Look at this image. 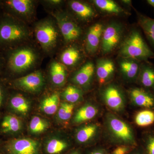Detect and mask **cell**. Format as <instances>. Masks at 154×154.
<instances>
[{
	"label": "cell",
	"mask_w": 154,
	"mask_h": 154,
	"mask_svg": "<svg viewBox=\"0 0 154 154\" xmlns=\"http://www.w3.org/2000/svg\"><path fill=\"white\" fill-rule=\"evenodd\" d=\"M66 142L59 139L50 140L46 146V151L48 154L60 153L67 147Z\"/></svg>",
	"instance_id": "28"
},
{
	"label": "cell",
	"mask_w": 154,
	"mask_h": 154,
	"mask_svg": "<svg viewBox=\"0 0 154 154\" xmlns=\"http://www.w3.org/2000/svg\"><path fill=\"white\" fill-rule=\"evenodd\" d=\"M74 105L72 103L63 102L60 104L57 112L58 118L61 121H66L71 117Z\"/></svg>",
	"instance_id": "32"
},
{
	"label": "cell",
	"mask_w": 154,
	"mask_h": 154,
	"mask_svg": "<svg viewBox=\"0 0 154 154\" xmlns=\"http://www.w3.org/2000/svg\"><path fill=\"white\" fill-rule=\"evenodd\" d=\"M60 104V96L57 93L45 98L41 103L40 108L48 115H52L57 111Z\"/></svg>",
	"instance_id": "20"
},
{
	"label": "cell",
	"mask_w": 154,
	"mask_h": 154,
	"mask_svg": "<svg viewBox=\"0 0 154 154\" xmlns=\"http://www.w3.org/2000/svg\"><path fill=\"white\" fill-rule=\"evenodd\" d=\"M54 16L60 31L66 42H71L79 38L82 31L76 24L62 14H57Z\"/></svg>",
	"instance_id": "8"
},
{
	"label": "cell",
	"mask_w": 154,
	"mask_h": 154,
	"mask_svg": "<svg viewBox=\"0 0 154 154\" xmlns=\"http://www.w3.org/2000/svg\"><path fill=\"white\" fill-rule=\"evenodd\" d=\"M140 82L146 88L154 87V68L149 64L141 66Z\"/></svg>",
	"instance_id": "24"
},
{
	"label": "cell",
	"mask_w": 154,
	"mask_h": 154,
	"mask_svg": "<svg viewBox=\"0 0 154 154\" xmlns=\"http://www.w3.org/2000/svg\"><path fill=\"white\" fill-rule=\"evenodd\" d=\"M6 149L8 154H40L38 142L28 138L10 141L6 145Z\"/></svg>",
	"instance_id": "6"
},
{
	"label": "cell",
	"mask_w": 154,
	"mask_h": 154,
	"mask_svg": "<svg viewBox=\"0 0 154 154\" xmlns=\"http://www.w3.org/2000/svg\"><path fill=\"white\" fill-rule=\"evenodd\" d=\"M103 31V25L100 23L94 24L89 29L86 40V49L89 53L93 54L98 49Z\"/></svg>",
	"instance_id": "11"
},
{
	"label": "cell",
	"mask_w": 154,
	"mask_h": 154,
	"mask_svg": "<svg viewBox=\"0 0 154 154\" xmlns=\"http://www.w3.org/2000/svg\"><path fill=\"white\" fill-rule=\"evenodd\" d=\"M2 52L5 62L3 72L10 75L27 71L35 66L38 60L36 51L28 46L22 45Z\"/></svg>",
	"instance_id": "2"
},
{
	"label": "cell",
	"mask_w": 154,
	"mask_h": 154,
	"mask_svg": "<svg viewBox=\"0 0 154 154\" xmlns=\"http://www.w3.org/2000/svg\"><path fill=\"white\" fill-rule=\"evenodd\" d=\"M80 58V51L75 47H70L66 48L62 53L60 57L63 64L69 66L75 65Z\"/></svg>",
	"instance_id": "21"
},
{
	"label": "cell",
	"mask_w": 154,
	"mask_h": 154,
	"mask_svg": "<svg viewBox=\"0 0 154 154\" xmlns=\"http://www.w3.org/2000/svg\"><path fill=\"white\" fill-rule=\"evenodd\" d=\"M114 70L115 66L112 61L106 59L99 60L96 72L100 84L105 83L113 75Z\"/></svg>",
	"instance_id": "13"
},
{
	"label": "cell",
	"mask_w": 154,
	"mask_h": 154,
	"mask_svg": "<svg viewBox=\"0 0 154 154\" xmlns=\"http://www.w3.org/2000/svg\"><path fill=\"white\" fill-rule=\"evenodd\" d=\"M98 113L96 107L91 105H87L81 107L77 111L74 118V122L82 123L94 118Z\"/></svg>",
	"instance_id": "23"
},
{
	"label": "cell",
	"mask_w": 154,
	"mask_h": 154,
	"mask_svg": "<svg viewBox=\"0 0 154 154\" xmlns=\"http://www.w3.org/2000/svg\"><path fill=\"white\" fill-rule=\"evenodd\" d=\"M147 149L148 154H154V137L149 138L147 144Z\"/></svg>",
	"instance_id": "33"
},
{
	"label": "cell",
	"mask_w": 154,
	"mask_h": 154,
	"mask_svg": "<svg viewBox=\"0 0 154 154\" xmlns=\"http://www.w3.org/2000/svg\"><path fill=\"white\" fill-rule=\"evenodd\" d=\"M69 6L73 12L83 20H89L95 16L94 10L85 3L79 1H72L70 2Z\"/></svg>",
	"instance_id": "16"
},
{
	"label": "cell",
	"mask_w": 154,
	"mask_h": 154,
	"mask_svg": "<svg viewBox=\"0 0 154 154\" xmlns=\"http://www.w3.org/2000/svg\"><path fill=\"white\" fill-rule=\"evenodd\" d=\"M5 90L4 87L0 83V107L2 104L4 96H5Z\"/></svg>",
	"instance_id": "35"
},
{
	"label": "cell",
	"mask_w": 154,
	"mask_h": 154,
	"mask_svg": "<svg viewBox=\"0 0 154 154\" xmlns=\"http://www.w3.org/2000/svg\"><path fill=\"white\" fill-rule=\"evenodd\" d=\"M49 70L53 83L55 85L62 86L66 80V71L64 66L54 61L51 64Z\"/></svg>",
	"instance_id": "14"
},
{
	"label": "cell",
	"mask_w": 154,
	"mask_h": 154,
	"mask_svg": "<svg viewBox=\"0 0 154 154\" xmlns=\"http://www.w3.org/2000/svg\"><path fill=\"white\" fill-rule=\"evenodd\" d=\"M128 150L126 147L121 146L116 148L113 151V154H127L128 152Z\"/></svg>",
	"instance_id": "34"
},
{
	"label": "cell",
	"mask_w": 154,
	"mask_h": 154,
	"mask_svg": "<svg viewBox=\"0 0 154 154\" xmlns=\"http://www.w3.org/2000/svg\"><path fill=\"white\" fill-rule=\"evenodd\" d=\"M105 98L107 105L112 109L119 110L123 105V99L119 91L114 87H109L105 93Z\"/></svg>",
	"instance_id": "17"
},
{
	"label": "cell",
	"mask_w": 154,
	"mask_h": 154,
	"mask_svg": "<svg viewBox=\"0 0 154 154\" xmlns=\"http://www.w3.org/2000/svg\"><path fill=\"white\" fill-rule=\"evenodd\" d=\"M44 76L41 72L38 71L15 79L13 81L14 87L31 93L37 92L44 85Z\"/></svg>",
	"instance_id": "7"
},
{
	"label": "cell",
	"mask_w": 154,
	"mask_h": 154,
	"mask_svg": "<svg viewBox=\"0 0 154 154\" xmlns=\"http://www.w3.org/2000/svg\"><path fill=\"white\" fill-rule=\"evenodd\" d=\"M123 57L147 61L154 58V52L146 43L140 32L133 30L123 42L120 50Z\"/></svg>",
	"instance_id": "3"
},
{
	"label": "cell",
	"mask_w": 154,
	"mask_h": 154,
	"mask_svg": "<svg viewBox=\"0 0 154 154\" xmlns=\"http://www.w3.org/2000/svg\"><path fill=\"white\" fill-rule=\"evenodd\" d=\"M123 2L125 3H126V4H128V3H130L131 1H123Z\"/></svg>",
	"instance_id": "41"
},
{
	"label": "cell",
	"mask_w": 154,
	"mask_h": 154,
	"mask_svg": "<svg viewBox=\"0 0 154 154\" xmlns=\"http://www.w3.org/2000/svg\"><path fill=\"white\" fill-rule=\"evenodd\" d=\"M141 66L137 61L134 60H124L120 63L122 71L129 79L135 78L140 70Z\"/></svg>",
	"instance_id": "25"
},
{
	"label": "cell",
	"mask_w": 154,
	"mask_h": 154,
	"mask_svg": "<svg viewBox=\"0 0 154 154\" xmlns=\"http://www.w3.org/2000/svg\"><path fill=\"white\" fill-rule=\"evenodd\" d=\"M3 13L2 10V1H0V15Z\"/></svg>",
	"instance_id": "40"
},
{
	"label": "cell",
	"mask_w": 154,
	"mask_h": 154,
	"mask_svg": "<svg viewBox=\"0 0 154 154\" xmlns=\"http://www.w3.org/2000/svg\"><path fill=\"white\" fill-rule=\"evenodd\" d=\"M147 2L149 5L154 8V0H147Z\"/></svg>",
	"instance_id": "38"
},
{
	"label": "cell",
	"mask_w": 154,
	"mask_h": 154,
	"mask_svg": "<svg viewBox=\"0 0 154 154\" xmlns=\"http://www.w3.org/2000/svg\"><path fill=\"white\" fill-rule=\"evenodd\" d=\"M5 58L2 52L0 51V73L3 72L5 67Z\"/></svg>",
	"instance_id": "36"
},
{
	"label": "cell",
	"mask_w": 154,
	"mask_h": 154,
	"mask_svg": "<svg viewBox=\"0 0 154 154\" xmlns=\"http://www.w3.org/2000/svg\"><path fill=\"white\" fill-rule=\"evenodd\" d=\"M34 32L36 40L45 51L50 52L56 47L60 30L57 24L52 20L45 19L38 22Z\"/></svg>",
	"instance_id": "4"
},
{
	"label": "cell",
	"mask_w": 154,
	"mask_h": 154,
	"mask_svg": "<svg viewBox=\"0 0 154 154\" xmlns=\"http://www.w3.org/2000/svg\"><path fill=\"white\" fill-rule=\"evenodd\" d=\"M47 2L50 5L58 6L62 2V1L60 0H50L47 1Z\"/></svg>",
	"instance_id": "37"
},
{
	"label": "cell",
	"mask_w": 154,
	"mask_h": 154,
	"mask_svg": "<svg viewBox=\"0 0 154 154\" xmlns=\"http://www.w3.org/2000/svg\"><path fill=\"white\" fill-rule=\"evenodd\" d=\"M9 105L12 110L20 114H26L30 110L29 101L21 94H16L11 96Z\"/></svg>",
	"instance_id": "19"
},
{
	"label": "cell",
	"mask_w": 154,
	"mask_h": 154,
	"mask_svg": "<svg viewBox=\"0 0 154 154\" xmlns=\"http://www.w3.org/2000/svg\"><path fill=\"white\" fill-rule=\"evenodd\" d=\"M69 154H79V153L77 152H75Z\"/></svg>",
	"instance_id": "42"
},
{
	"label": "cell",
	"mask_w": 154,
	"mask_h": 154,
	"mask_svg": "<svg viewBox=\"0 0 154 154\" xmlns=\"http://www.w3.org/2000/svg\"><path fill=\"white\" fill-rule=\"evenodd\" d=\"M95 71L94 63L88 62L84 64L75 74L73 81L79 85H85L91 81Z\"/></svg>",
	"instance_id": "12"
},
{
	"label": "cell",
	"mask_w": 154,
	"mask_h": 154,
	"mask_svg": "<svg viewBox=\"0 0 154 154\" xmlns=\"http://www.w3.org/2000/svg\"><path fill=\"white\" fill-rule=\"evenodd\" d=\"M138 24L154 48V19L138 14Z\"/></svg>",
	"instance_id": "15"
},
{
	"label": "cell",
	"mask_w": 154,
	"mask_h": 154,
	"mask_svg": "<svg viewBox=\"0 0 154 154\" xmlns=\"http://www.w3.org/2000/svg\"><path fill=\"white\" fill-rule=\"evenodd\" d=\"M91 154H105L103 152L101 151H95L93 152Z\"/></svg>",
	"instance_id": "39"
},
{
	"label": "cell",
	"mask_w": 154,
	"mask_h": 154,
	"mask_svg": "<svg viewBox=\"0 0 154 154\" xmlns=\"http://www.w3.org/2000/svg\"><path fill=\"white\" fill-rule=\"evenodd\" d=\"M62 96L67 102L73 104L78 102L81 99L82 92L76 87L73 86H69L63 91Z\"/></svg>",
	"instance_id": "31"
},
{
	"label": "cell",
	"mask_w": 154,
	"mask_h": 154,
	"mask_svg": "<svg viewBox=\"0 0 154 154\" xmlns=\"http://www.w3.org/2000/svg\"><path fill=\"white\" fill-rule=\"evenodd\" d=\"M23 21L5 14L0 15V51L4 52L22 45L30 36Z\"/></svg>",
	"instance_id": "1"
},
{
	"label": "cell",
	"mask_w": 154,
	"mask_h": 154,
	"mask_svg": "<svg viewBox=\"0 0 154 154\" xmlns=\"http://www.w3.org/2000/svg\"><path fill=\"white\" fill-rule=\"evenodd\" d=\"M2 131L5 133H16L22 128L21 120L13 115H7L3 119L2 125Z\"/></svg>",
	"instance_id": "22"
},
{
	"label": "cell",
	"mask_w": 154,
	"mask_h": 154,
	"mask_svg": "<svg viewBox=\"0 0 154 154\" xmlns=\"http://www.w3.org/2000/svg\"><path fill=\"white\" fill-rule=\"evenodd\" d=\"M122 29L118 24L112 23L103 31L102 50L104 54L110 52L118 45L121 37Z\"/></svg>",
	"instance_id": "9"
},
{
	"label": "cell",
	"mask_w": 154,
	"mask_h": 154,
	"mask_svg": "<svg viewBox=\"0 0 154 154\" xmlns=\"http://www.w3.org/2000/svg\"><path fill=\"white\" fill-rule=\"evenodd\" d=\"M131 97L136 105L140 107H151L154 105V99L148 93L142 89H133Z\"/></svg>",
	"instance_id": "18"
},
{
	"label": "cell",
	"mask_w": 154,
	"mask_h": 154,
	"mask_svg": "<svg viewBox=\"0 0 154 154\" xmlns=\"http://www.w3.org/2000/svg\"><path fill=\"white\" fill-rule=\"evenodd\" d=\"M136 123L138 126L146 127L151 125L154 122V112L152 110H142L137 113L135 118Z\"/></svg>",
	"instance_id": "27"
},
{
	"label": "cell",
	"mask_w": 154,
	"mask_h": 154,
	"mask_svg": "<svg viewBox=\"0 0 154 154\" xmlns=\"http://www.w3.org/2000/svg\"><path fill=\"white\" fill-rule=\"evenodd\" d=\"M94 2L99 9L107 13L118 14L124 12L116 3L111 0H95Z\"/></svg>",
	"instance_id": "26"
},
{
	"label": "cell",
	"mask_w": 154,
	"mask_h": 154,
	"mask_svg": "<svg viewBox=\"0 0 154 154\" xmlns=\"http://www.w3.org/2000/svg\"><path fill=\"white\" fill-rule=\"evenodd\" d=\"M49 124L46 120L37 116H33L29 124L30 132L38 134L44 132L48 128Z\"/></svg>",
	"instance_id": "29"
},
{
	"label": "cell",
	"mask_w": 154,
	"mask_h": 154,
	"mask_svg": "<svg viewBox=\"0 0 154 154\" xmlns=\"http://www.w3.org/2000/svg\"><path fill=\"white\" fill-rule=\"evenodd\" d=\"M3 13L23 21L32 19L35 13L34 2L31 0L2 1Z\"/></svg>",
	"instance_id": "5"
},
{
	"label": "cell",
	"mask_w": 154,
	"mask_h": 154,
	"mask_svg": "<svg viewBox=\"0 0 154 154\" xmlns=\"http://www.w3.org/2000/svg\"><path fill=\"white\" fill-rule=\"evenodd\" d=\"M109 125L113 134L120 140L126 143L134 141L131 130L124 122L113 117L109 121Z\"/></svg>",
	"instance_id": "10"
},
{
	"label": "cell",
	"mask_w": 154,
	"mask_h": 154,
	"mask_svg": "<svg viewBox=\"0 0 154 154\" xmlns=\"http://www.w3.org/2000/svg\"><path fill=\"white\" fill-rule=\"evenodd\" d=\"M96 130L97 126L95 125H90L84 127L77 132V140L81 143L86 142L94 136Z\"/></svg>",
	"instance_id": "30"
}]
</instances>
